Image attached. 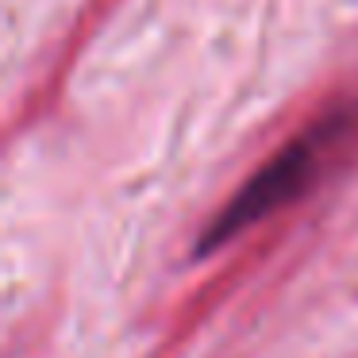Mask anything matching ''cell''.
I'll return each instance as SVG.
<instances>
[{
    "label": "cell",
    "instance_id": "6da1fadb",
    "mask_svg": "<svg viewBox=\"0 0 358 358\" xmlns=\"http://www.w3.org/2000/svg\"><path fill=\"white\" fill-rule=\"evenodd\" d=\"M355 135H358V101L335 104L331 112H324L312 127H304L296 139H289L247 185H239V193L208 220L201 243H196V255L224 247L239 231L255 227L258 220L293 204L304 189H312L324 178V170L343 155L347 143H355Z\"/></svg>",
    "mask_w": 358,
    "mask_h": 358
}]
</instances>
